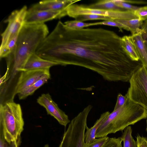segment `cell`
<instances>
[{
	"label": "cell",
	"mask_w": 147,
	"mask_h": 147,
	"mask_svg": "<svg viewBox=\"0 0 147 147\" xmlns=\"http://www.w3.org/2000/svg\"><path fill=\"white\" fill-rule=\"evenodd\" d=\"M24 121L20 105L10 101L1 103L0 132L10 143L21 138Z\"/></svg>",
	"instance_id": "cell-4"
},
{
	"label": "cell",
	"mask_w": 147,
	"mask_h": 147,
	"mask_svg": "<svg viewBox=\"0 0 147 147\" xmlns=\"http://www.w3.org/2000/svg\"><path fill=\"white\" fill-rule=\"evenodd\" d=\"M140 32L143 39L147 46V20L143 23L141 28Z\"/></svg>",
	"instance_id": "cell-31"
},
{
	"label": "cell",
	"mask_w": 147,
	"mask_h": 147,
	"mask_svg": "<svg viewBox=\"0 0 147 147\" xmlns=\"http://www.w3.org/2000/svg\"><path fill=\"white\" fill-rule=\"evenodd\" d=\"M110 113L108 111L103 113L92 127L90 128L87 127L86 131L84 134V141L86 144H89L96 139L95 135L97 130Z\"/></svg>",
	"instance_id": "cell-15"
},
{
	"label": "cell",
	"mask_w": 147,
	"mask_h": 147,
	"mask_svg": "<svg viewBox=\"0 0 147 147\" xmlns=\"http://www.w3.org/2000/svg\"><path fill=\"white\" fill-rule=\"evenodd\" d=\"M36 53L59 65L90 69L109 82H129L140 65L129 57L121 37L114 31L100 28L72 30L60 21Z\"/></svg>",
	"instance_id": "cell-1"
},
{
	"label": "cell",
	"mask_w": 147,
	"mask_h": 147,
	"mask_svg": "<svg viewBox=\"0 0 147 147\" xmlns=\"http://www.w3.org/2000/svg\"><path fill=\"white\" fill-rule=\"evenodd\" d=\"M98 25H102L117 27L121 31H122V29L125 30V26L123 24L115 20H105L98 22Z\"/></svg>",
	"instance_id": "cell-29"
},
{
	"label": "cell",
	"mask_w": 147,
	"mask_h": 147,
	"mask_svg": "<svg viewBox=\"0 0 147 147\" xmlns=\"http://www.w3.org/2000/svg\"><path fill=\"white\" fill-rule=\"evenodd\" d=\"M88 7L91 8L95 9L108 10H125L116 5L113 2V0H100L90 5Z\"/></svg>",
	"instance_id": "cell-19"
},
{
	"label": "cell",
	"mask_w": 147,
	"mask_h": 147,
	"mask_svg": "<svg viewBox=\"0 0 147 147\" xmlns=\"http://www.w3.org/2000/svg\"><path fill=\"white\" fill-rule=\"evenodd\" d=\"M121 137L109 138L108 141L102 147H122Z\"/></svg>",
	"instance_id": "cell-27"
},
{
	"label": "cell",
	"mask_w": 147,
	"mask_h": 147,
	"mask_svg": "<svg viewBox=\"0 0 147 147\" xmlns=\"http://www.w3.org/2000/svg\"><path fill=\"white\" fill-rule=\"evenodd\" d=\"M64 23L67 28L72 30L81 29L90 26L98 25V22L86 23L76 20L67 21Z\"/></svg>",
	"instance_id": "cell-21"
},
{
	"label": "cell",
	"mask_w": 147,
	"mask_h": 147,
	"mask_svg": "<svg viewBox=\"0 0 147 147\" xmlns=\"http://www.w3.org/2000/svg\"><path fill=\"white\" fill-rule=\"evenodd\" d=\"M140 32L131 36L135 46L140 60L142 65L147 69V46Z\"/></svg>",
	"instance_id": "cell-14"
},
{
	"label": "cell",
	"mask_w": 147,
	"mask_h": 147,
	"mask_svg": "<svg viewBox=\"0 0 147 147\" xmlns=\"http://www.w3.org/2000/svg\"><path fill=\"white\" fill-rule=\"evenodd\" d=\"M21 138L10 143L7 142L3 134L0 132V147H20L21 144Z\"/></svg>",
	"instance_id": "cell-24"
},
{
	"label": "cell",
	"mask_w": 147,
	"mask_h": 147,
	"mask_svg": "<svg viewBox=\"0 0 147 147\" xmlns=\"http://www.w3.org/2000/svg\"><path fill=\"white\" fill-rule=\"evenodd\" d=\"M37 102L45 108L48 114L53 117L60 125L65 127L70 122L68 115L59 108L49 94H42L37 99Z\"/></svg>",
	"instance_id": "cell-9"
},
{
	"label": "cell",
	"mask_w": 147,
	"mask_h": 147,
	"mask_svg": "<svg viewBox=\"0 0 147 147\" xmlns=\"http://www.w3.org/2000/svg\"><path fill=\"white\" fill-rule=\"evenodd\" d=\"M28 9L26 6L13 11L5 22H7V28L2 34L0 49L12 38L18 36L24 24V20Z\"/></svg>",
	"instance_id": "cell-8"
},
{
	"label": "cell",
	"mask_w": 147,
	"mask_h": 147,
	"mask_svg": "<svg viewBox=\"0 0 147 147\" xmlns=\"http://www.w3.org/2000/svg\"><path fill=\"white\" fill-rule=\"evenodd\" d=\"M67 15L75 18L78 16L86 14L103 16L115 20H129L138 18L134 11L125 10H108L91 8L88 6L72 4L66 8Z\"/></svg>",
	"instance_id": "cell-7"
},
{
	"label": "cell",
	"mask_w": 147,
	"mask_h": 147,
	"mask_svg": "<svg viewBox=\"0 0 147 147\" xmlns=\"http://www.w3.org/2000/svg\"><path fill=\"white\" fill-rule=\"evenodd\" d=\"M21 72L15 88V94H18L45 75L50 73L49 69L29 70Z\"/></svg>",
	"instance_id": "cell-11"
},
{
	"label": "cell",
	"mask_w": 147,
	"mask_h": 147,
	"mask_svg": "<svg viewBox=\"0 0 147 147\" xmlns=\"http://www.w3.org/2000/svg\"><path fill=\"white\" fill-rule=\"evenodd\" d=\"M121 41L123 48L131 59L134 61H139V57L131 36H123Z\"/></svg>",
	"instance_id": "cell-17"
},
{
	"label": "cell",
	"mask_w": 147,
	"mask_h": 147,
	"mask_svg": "<svg viewBox=\"0 0 147 147\" xmlns=\"http://www.w3.org/2000/svg\"><path fill=\"white\" fill-rule=\"evenodd\" d=\"M146 130L147 132V120H146Z\"/></svg>",
	"instance_id": "cell-34"
},
{
	"label": "cell",
	"mask_w": 147,
	"mask_h": 147,
	"mask_svg": "<svg viewBox=\"0 0 147 147\" xmlns=\"http://www.w3.org/2000/svg\"><path fill=\"white\" fill-rule=\"evenodd\" d=\"M48 28L44 23L24 24L18 36L13 50L6 58L7 68L21 72L29 57L36 51L48 36Z\"/></svg>",
	"instance_id": "cell-2"
},
{
	"label": "cell",
	"mask_w": 147,
	"mask_h": 147,
	"mask_svg": "<svg viewBox=\"0 0 147 147\" xmlns=\"http://www.w3.org/2000/svg\"><path fill=\"white\" fill-rule=\"evenodd\" d=\"M132 129L130 126L124 130L121 137L123 142V147H137L136 142L132 136Z\"/></svg>",
	"instance_id": "cell-20"
},
{
	"label": "cell",
	"mask_w": 147,
	"mask_h": 147,
	"mask_svg": "<svg viewBox=\"0 0 147 147\" xmlns=\"http://www.w3.org/2000/svg\"><path fill=\"white\" fill-rule=\"evenodd\" d=\"M44 147H49V145L48 144H46L44 146Z\"/></svg>",
	"instance_id": "cell-33"
},
{
	"label": "cell",
	"mask_w": 147,
	"mask_h": 147,
	"mask_svg": "<svg viewBox=\"0 0 147 147\" xmlns=\"http://www.w3.org/2000/svg\"><path fill=\"white\" fill-rule=\"evenodd\" d=\"M129 87L125 95L130 100L147 110V69L143 65L129 81Z\"/></svg>",
	"instance_id": "cell-6"
},
{
	"label": "cell",
	"mask_w": 147,
	"mask_h": 147,
	"mask_svg": "<svg viewBox=\"0 0 147 147\" xmlns=\"http://www.w3.org/2000/svg\"><path fill=\"white\" fill-rule=\"evenodd\" d=\"M136 138L137 147H147V138H146L138 135Z\"/></svg>",
	"instance_id": "cell-32"
},
{
	"label": "cell",
	"mask_w": 147,
	"mask_h": 147,
	"mask_svg": "<svg viewBox=\"0 0 147 147\" xmlns=\"http://www.w3.org/2000/svg\"><path fill=\"white\" fill-rule=\"evenodd\" d=\"M57 65H59L57 63L42 58L35 53L27 59L21 71L35 69H49L51 67Z\"/></svg>",
	"instance_id": "cell-13"
},
{
	"label": "cell",
	"mask_w": 147,
	"mask_h": 147,
	"mask_svg": "<svg viewBox=\"0 0 147 147\" xmlns=\"http://www.w3.org/2000/svg\"><path fill=\"white\" fill-rule=\"evenodd\" d=\"M124 26L125 30L130 31L132 34H134L140 32L142 26L143 21L138 18L129 20H115Z\"/></svg>",
	"instance_id": "cell-18"
},
{
	"label": "cell",
	"mask_w": 147,
	"mask_h": 147,
	"mask_svg": "<svg viewBox=\"0 0 147 147\" xmlns=\"http://www.w3.org/2000/svg\"><path fill=\"white\" fill-rule=\"evenodd\" d=\"M92 107L88 105L71 120L58 147H84L87 118Z\"/></svg>",
	"instance_id": "cell-5"
},
{
	"label": "cell",
	"mask_w": 147,
	"mask_h": 147,
	"mask_svg": "<svg viewBox=\"0 0 147 147\" xmlns=\"http://www.w3.org/2000/svg\"><path fill=\"white\" fill-rule=\"evenodd\" d=\"M75 19V20L83 22V21L92 20H113L111 18L105 16L96 14H86L77 16Z\"/></svg>",
	"instance_id": "cell-23"
},
{
	"label": "cell",
	"mask_w": 147,
	"mask_h": 147,
	"mask_svg": "<svg viewBox=\"0 0 147 147\" xmlns=\"http://www.w3.org/2000/svg\"><path fill=\"white\" fill-rule=\"evenodd\" d=\"M127 96L125 95L123 96L120 93H119L117 96V101L114 108L113 110H115L123 106L125 103Z\"/></svg>",
	"instance_id": "cell-30"
},
{
	"label": "cell",
	"mask_w": 147,
	"mask_h": 147,
	"mask_svg": "<svg viewBox=\"0 0 147 147\" xmlns=\"http://www.w3.org/2000/svg\"><path fill=\"white\" fill-rule=\"evenodd\" d=\"M67 15L66 11H38L28 9L24 20V24H37L44 23L54 19H60Z\"/></svg>",
	"instance_id": "cell-10"
},
{
	"label": "cell",
	"mask_w": 147,
	"mask_h": 147,
	"mask_svg": "<svg viewBox=\"0 0 147 147\" xmlns=\"http://www.w3.org/2000/svg\"><path fill=\"white\" fill-rule=\"evenodd\" d=\"M147 118V110L127 97L123 106L110 113L98 129L95 137H106L109 134L122 131L129 125Z\"/></svg>",
	"instance_id": "cell-3"
},
{
	"label": "cell",
	"mask_w": 147,
	"mask_h": 147,
	"mask_svg": "<svg viewBox=\"0 0 147 147\" xmlns=\"http://www.w3.org/2000/svg\"><path fill=\"white\" fill-rule=\"evenodd\" d=\"M109 138L107 136L96 139L92 142L88 144L85 143L84 147H102L108 141Z\"/></svg>",
	"instance_id": "cell-25"
},
{
	"label": "cell",
	"mask_w": 147,
	"mask_h": 147,
	"mask_svg": "<svg viewBox=\"0 0 147 147\" xmlns=\"http://www.w3.org/2000/svg\"><path fill=\"white\" fill-rule=\"evenodd\" d=\"M18 36L9 41L2 48L0 49L1 58H6L12 51L16 46Z\"/></svg>",
	"instance_id": "cell-22"
},
{
	"label": "cell",
	"mask_w": 147,
	"mask_h": 147,
	"mask_svg": "<svg viewBox=\"0 0 147 147\" xmlns=\"http://www.w3.org/2000/svg\"><path fill=\"white\" fill-rule=\"evenodd\" d=\"M134 12L140 20L143 21L147 20V6L139 7Z\"/></svg>",
	"instance_id": "cell-28"
},
{
	"label": "cell",
	"mask_w": 147,
	"mask_h": 147,
	"mask_svg": "<svg viewBox=\"0 0 147 147\" xmlns=\"http://www.w3.org/2000/svg\"><path fill=\"white\" fill-rule=\"evenodd\" d=\"M113 1L116 5L125 10L134 11L139 7L125 2L124 0H113Z\"/></svg>",
	"instance_id": "cell-26"
},
{
	"label": "cell",
	"mask_w": 147,
	"mask_h": 147,
	"mask_svg": "<svg viewBox=\"0 0 147 147\" xmlns=\"http://www.w3.org/2000/svg\"><path fill=\"white\" fill-rule=\"evenodd\" d=\"M50 77V73L46 74L32 85L22 90L18 94L19 99H24L29 96L32 95L36 90L47 83Z\"/></svg>",
	"instance_id": "cell-16"
},
{
	"label": "cell",
	"mask_w": 147,
	"mask_h": 147,
	"mask_svg": "<svg viewBox=\"0 0 147 147\" xmlns=\"http://www.w3.org/2000/svg\"><path fill=\"white\" fill-rule=\"evenodd\" d=\"M79 0H43L33 5L30 8L34 10L53 11H66L67 8L69 5Z\"/></svg>",
	"instance_id": "cell-12"
}]
</instances>
